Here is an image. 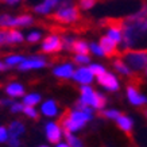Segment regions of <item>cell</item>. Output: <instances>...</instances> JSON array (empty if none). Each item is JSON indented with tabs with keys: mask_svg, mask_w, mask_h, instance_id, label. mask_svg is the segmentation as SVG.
<instances>
[{
	"mask_svg": "<svg viewBox=\"0 0 147 147\" xmlns=\"http://www.w3.org/2000/svg\"><path fill=\"white\" fill-rule=\"evenodd\" d=\"M45 134L46 138L51 144H57L58 142H61L62 139V127L59 123H54V121H49L45 125Z\"/></svg>",
	"mask_w": 147,
	"mask_h": 147,
	"instance_id": "10",
	"label": "cell"
},
{
	"mask_svg": "<svg viewBox=\"0 0 147 147\" xmlns=\"http://www.w3.org/2000/svg\"><path fill=\"white\" fill-rule=\"evenodd\" d=\"M8 129L3 127V125H0V143H4L8 140Z\"/></svg>",
	"mask_w": 147,
	"mask_h": 147,
	"instance_id": "33",
	"label": "cell"
},
{
	"mask_svg": "<svg viewBox=\"0 0 147 147\" xmlns=\"http://www.w3.org/2000/svg\"><path fill=\"white\" fill-rule=\"evenodd\" d=\"M98 45L101 46L104 55L108 58H113V57H120V49H119V43L115 42L109 35H102L100 36L98 40Z\"/></svg>",
	"mask_w": 147,
	"mask_h": 147,
	"instance_id": "7",
	"label": "cell"
},
{
	"mask_svg": "<svg viewBox=\"0 0 147 147\" xmlns=\"http://www.w3.org/2000/svg\"><path fill=\"white\" fill-rule=\"evenodd\" d=\"M40 39H42V32H39V31H32L27 35V42L30 45H35Z\"/></svg>",
	"mask_w": 147,
	"mask_h": 147,
	"instance_id": "30",
	"label": "cell"
},
{
	"mask_svg": "<svg viewBox=\"0 0 147 147\" xmlns=\"http://www.w3.org/2000/svg\"><path fill=\"white\" fill-rule=\"evenodd\" d=\"M0 1H1V3H5V4H16L20 0H0Z\"/></svg>",
	"mask_w": 147,
	"mask_h": 147,
	"instance_id": "37",
	"label": "cell"
},
{
	"mask_svg": "<svg viewBox=\"0 0 147 147\" xmlns=\"http://www.w3.org/2000/svg\"><path fill=\"white\" fill-rule=\"evenodd\" d=\"M13 27V16L9 13L0 15V28H12Z\"/></svg>",
	"mask_w": 147,
	"mask_h": 147,
	"instance_id": "24",
	"label": "cell"
},
{
	"mask_svg": "<svg viewBox=\"0 0 147 147\" xmlns=\"http://www.w3.org/2000/svg\"><path fill=\"white\" fill-rule=\"evenodd\" d=\"M7 143H8L9 146H20V140H19L18 138H11V136H8V140H7Z\"/></svg>",
	"mask_w": 147,
	"mask_h": 147,
	"instance_id": "35",
	"label": "cell"
},
{
	"mask_svg": "<svg viewBox=\"0 0 147 147\" xmlns=\"http://www.w3.org/2000/svg\"><path fill=\"white\" fill-rule=\"evenodd\" d=\"M23 34L15 28H8V45H19L23 43Z\"/></svg>",
	"mask_w": 147,
	"mask_h": 147,
	"instance_id": "21",
	"label": "cell"
},
{
	"mask_svg": "<svg viewBox=\"0 0 147 147\" xmlns=\"http://www.w3.org/2000/svg\"><path fill=\"white\" fill-rule=\"evenodd\" d=\"M71 53L76 54H88L89 55L90 49H89V43L85 42L82 39H76L74 43H73V47H71Z\"/></svg>",
	"mask_w": 147,
	"mask_h": 147,
	"instance_id": "20",
	"label": "cell"
},
{
	"mask_svg": "<svg viewBox=\"0 0 147 147\" xmlns=\"http://www.w3.org/2000/svg\"><path fill=\"white\" fill-rule=\"evenodd\" d=\"M24 58H26V57L19 55V54H11V55H5V63H7L9 67H11V66H16V65H19V63L22 62Z\"/></svg>",
	"mask_w": 147,
	"mask_h": 147,
	"instance_id": "25",
	"label": "cell"
},
{
	"mask_svg": "<svg viewBox=\"0 0 147 147\" xmlns=\"http://www.w3.org/2000/svg\"><path fill=\"white\" fill-rule=\"evenodd\" d=\"M120 58L129 66V69L140 74L147 69V51L146 50H124L120 53ZM142 76V74H140Z\"/></svg>",
	"mask_w": 147,
	"mask_h": 147,
	"instance_id": "3",
	"label": "cell"
},
{
	"mask_svg": "<svg viewBox=\"0 0 147 147\" xmlns=\"http://www.w3.org/2000/svg\"><path fill=\"white\" fill-rule=\"evenodd\" d=\"M115 121H116V124L119 125V128L127 136L132 138V132H134V120H132V117H129V116L124 115V113H120Z\"/></svg>",
	"mask_w": 147,
	"mask_h": 147,
	"instance_id": "13",
	"label": "cell"
},
{
	"mask_svg": "<svg viewBox=\"0 0 147 147\" xmlns=\"http://www.w3.org/2000/svg\"><path fill=\"white\" fill-rule=\"evenodd\" d=\"M89 49H90V53H93L94 55H97V57H105L101 46L98 45V43H94V42L89 43Z\"/></svg>",
	"mask_w": 147,
	"mask_h": 147,
	"instance_id": "31",
	"label": "cell"
},
{
	"mask_svg": "<svg viewBox=\"0 0 147 147\" xmlns=\"http://www.w3.org/2000/svg\"><path fill=\"white\" fill-rule=\"evenodd\" d=\"M42 97H40V94L38 93H30V94H26V96H23V102H24V105H32V107H35L36 104H39Z\"/></svg>",
	"mask_w": 147,
	"mask_h": 147,
	"instance_id": "22",
	"label": "cell"
},
{
	"mask_svg": "<svg viewBox=\"0 0 147 147\" xmlns=\"http://www.w3.org/2000/svg\"><path fill=\"white\" fill-rule=\"evenodd\" d=\"M120 111H116V109H101L100 111V116L104 119H111V120H116L117 116L120 115Z\"/></svg>",
	"mask_w": 147,
	"mask_h": 147,
	"instance_id": "26",
	"label": "cell"
},
{
	"mask_svg": "<svg viewBox=\"0 0 147 147\" xmlns=\"http://www.w3.org/2000/svg\"><path fill=\"white\" fill-rule=\"evenodd\" d=\"M93 71L90 70V67H84L81 66L78 67L77 70H74V73H73V80L76 81V82H78V84H88L89 85L92 81H93Z\"/></svg>",
	"mask_w": 147,
	"mask_h": 147,
	"instance_id": "11",
	"label": "cell"
},
{
	"mask_svg": "<svg viewBox=\"0 0 147 147\" xmlns=\"http://www.w3.org/2000/svg\"><path fill=\"white\" fill-rule=\"evenodd\" d=\"M112 66H113V69H115L117 73H120L121 76L128 77V78H132V77L136 74V73H134V71L129 69V66L124 62V61H123V59H121L120 57H116L115 59H113Z\"/></svg>",
	"mask_w": 147,
	"mask_h": 147,
	"instance_id": "15",
	"label": "cell"
},
{
	"mask_svg": "<svg viewBox=\"0 0 147 147\" xmlns=\"http://www.w3.org/2000/svg\"><path fill=\"white\" fill-rule=\"evenodd\" d=\"M12 102H13L12 100H8V98H1V100H0V105H1V107H9Z\"/></svg>",
	"mask_w": 147,
	"mask_h": 147,
	"instance_id": "36",
	"label": "cell"
},
{
	"mask_svg": "<svg viewBox=\"0 0 147 147\" xmlns=\"http://www.w3.org/2000/svg\"><path fill=\"white\" fill-rule=\"evenodd\" d=\"M23 104H20V102H16V101H13L11 105H9V109H11V112H13V113H19V112H22L23 111Z\"/></svg>",
	"mask_w": 147,
	"mask_h": 147,
	"instance_id": "34",
	"label": "cell"
},
{
	"mask_svg": "<svg viewBox=\"0 0 147 147\" xmlns=\"http://www.w3.org/2000/svg\"><path fill=\"white\" fill-rule=\"evenodd\" d=\"M8 65H7V63L5 62H1V61H0V71H4V70H7V69H8Z\"/></svg>",
	"mask_w": 147,
	"mask_h": 147,
	"instance_id": "38",
	"label": "cell"
},
{
	"mask_svg": "<svg viewBox=\"0 0 147 147\" xmlns=\"http://www.w3.org/2000/svg\"><path fill=\"white\" fill-rule=\"evenodd\" d=\"M142 81H131L127 84V98L134 107H144L147 105V97L140 92L139 85Z\"/></svg>",
	"mask_w": 147,
	"mask_h": 147,
	"instance_id": "6",
	"label": "cell"
},
{
	"mask_svg": "<svg viewBox=\"0 0 147 147\" xmlns=\"http://www.w3.org/2000/svg\"><path fill=\"white\" fill-rule=\"evenodd\" d=\"M35 23V19L28 13H22L18 16H13V27H28Z\"/></svg>",
	"mask_w": 147,
	"mask_h": 147,
	"instance_id": "18",
	"label": "cell"
},
{
	"mask_svg": "<svg viewBox=\"0 0 147 147\" xmlns=\"http://www.w3.org/2000/svg\"><path fill=\"white\" fill-rule=\"evenodd\" d=\"M63 50L62 43V36L57 31H51V34L46 36L42 40V46H40V51L43 54H57L61 53Z\"/></svg>",
	"mask_w": 147,
	"mask_h": 147,
	"instance_id": "5",
	"label": "cell"
},
{
	"mask_svg": "<svg viewBox=\"0 0 147 147\" xmlns=\"http://www.w3.org/2000/svg\"><path fill=\"white\" fill-rule=\"evenodd\" d=\"M58 1L59 0H43L42 3H38V4L32 5V12L36 13V15H43V16H46V15H49L53 9L57 8L58 5Z\"/></svg>",
	"mask_w": 147,
	"mask_h": 147,
	"instance_id": "12",
	"label": "cell"
},
{
	"mask_svg": "<svg viewBox=\"0 0 147 147\" xmlns=\"http://www.w3.org/2000/svg\"><path fill=\"white\" fill-rule=\"evenodd\" d=\"M22 112L27 116V117L32 119V120H38V119H39V113H38V111H36L32 105H26V107H23Z\"/></svg>",
	"mask_w": 147,
	"mask_h": 147,
	"instance_id": "27",
	"label": "cell"
},
{
	"mask_svg": "<svg viewBox=\"0 0 147 147\" xmlns=\"http://www.w3.org/2000/svg\"><path fill=\"white\" fill-rule=\"evenodd\" d=\"M80 100H82L89 107L94 108L96 111H101L107 105V97L102 93L94 92L88 84H82L80 88Z\"/></svg>",
	"mask_w": 147,
	"mask_h": 147,
	"instance_id": "4",
	"label": "cell"
},
{
	"mask_svg": "<svg viewBox=\"0 0 147 147\" xmlns=\"http://www.w3.org/2000/svg\"><path fill=\"white\" fill-rule=\"evenodd\" d=\"M5 93L8 94L9 97H22L24 96V86L22 84H19V82H11V84L7 85V88H5Z\"/></svg>",
	"mask_w": 147,
	"mask_h": 147,
	"instance_id": "17",
	"label": "cell"
},
{
	"mask_svg": "<svg viewBox=\"0 0 147 147\" xmlns=\"http://www.w3.org/2000/svg\"><path fill=\"white\" fill-rule=\"evenodd\" d=\"M97 3V0H77V4L82 11H88V9L93 8Z\"/></svg>",
	"mask_w": 147,
	"mask_h": 147,
	"instance_id": "29",
	"label": "cell"
},
{
	"mask_svg": "<svg viewBox=\"0 0 147 147\" xmlns=\"http://www.w3.org/2000/svg\"><path fill=\"white\" fill-rule=\"evenodd\" d=\"M73 73H74V67L69 62L61 63L53 69V74L59 80H69L73 77Z\"/></svg>",
	"mask_w": 147,
	"mask_h": 147,
	"instance_id": "14",
	"label": "cell"
},
{
	"mask_svg": "<svg viewBox=\"0 0 147 147\" xmlns=\"http://www.w3.org/2000/svg\"><path fill=\"white\" fill-rule=\"evenodd\" d=\"M120 53L124 50L147 51V0H143L138 12L121 18Z\"/></svg>",
	"mask_w": 147,
	"mask_h": 147,
	"instance_id": "1",
	"label": "cell"
},
{
	"mask_svg": "<svg viewBox=\"0 0 147 147\" xmlns=\"http://www.w3.org/2000/svg\"><path fill=\"white\" fill-rule=\"evenodd\" d=\"M142 113H143V116H144V117L147 119V108H143V109H142Z\"/></svg>",
	"mask_w": 147,
	"mask_h": 147,
	"instance_id": "39",
	"label": "cell"
},
{
	"mask_svg": "<svg viewBox=\"0 0 147 147\" xmlns=\"http://www.w3.org/2000/svg\"><path fill=\"white\" fill-rule=\"evenodd\" d=\"M73 62L76 65H80V66H84L86 63H90V57L88 54H76L73 57Z\"/></svg>",
	"mask_w": 147,
	"mask_h": 147,
	"instance_id": "28",
	"label": "cell"
},
{
	"mask_svg": "<svg viewBox=\"0 0 147 147\" xmlns=\"http://www.w3.org/2000/svg\"><path fill=\"white\" fill-rule=\"evenodd\" d=\"M63 134H65V139H66V143L69 144L70 147H81L82 146V142H81V139L76 138L73 132H69V131H63Z\"/></svg>",
	"mask_w": 147,
	"mask_h": 147,
	"instance_id": "23",
	"label": "cell"
},
{
	"mask_svg": "<svg viewBox=\"0 0 147 147\" xmlns=\"http://www.w3.org/2000/svg\"><path fill=\"white\" fill-rule=\"evenodd\" d=\"M50 22L59 27H65V26L85 27V24H88L85 22V19L82 18L80 8H78V5L76 3H71V4L62 5V7L55 8L54 13L50 16Z\"/></svg>",
	"mask_w": 147,
	"mask_h": 147,
	"instance_id": "2",
	"label": "cell"
},
{
	"mask_svg": "<svg viewBox=\"0 0 147 147\" xmlns=\"http://www.w3.org/2000/svg\"><path fill=\"white\" fill-rule=\"evenodd\" d=\"M89 67H90V70L93 71L94 76H98V74H102L104 71H107L105 67L102 66V65H100V63H92Z\"/></svg>",
	"mask_w": 147,
	"mask_h": 147,
	"instance_id": "32",
	"label": "cell"
},
{
	"mask_svg": "<svg viewBox=\"0 0 147 147\" xmlns=\"http://www.w3.org/2000/svg\"><path fill=\"white\" fill-rule=\"evenodd\" d=\"M58 105L54 100H46L42 105H40V112L42 115H45L46 117H55L58 115Z\"/></svg>",
	"mask_w": 147,
	"mask_h": 147,
	"instance_id": "16",
	"label": "cell"
},
{
	"mask_svg": "<svg viewBox=\"0 0 147 147\" xmlns=\"http://www.w3.org/2000/svg\"><path fill=\"white\" fill-rule=\"evenodd\" d=\"M49 61L46 59V57L42 55H30L28 58H24L18 66L20 70H31V69H40V67L47 66Z\"/></svg>",
	"mask_w": 147,
	"mask_h": 147,
	"instance_id": "8",
	"label": "cell"
},
{
	"mask_svg": "<svg viewBox=\"0 0 147 147\" xmlns=\"http://www.w3.org/2000/svg\"><path fill=\"white\" fill-rule=\"evenodd\" d=\"M97 77V82L101 85L102 88H105L109 92H117L120 89V84H119V80L115 74H112L109 71H104L102 74H98Z\"/></svg>",
	"mask_w": 147,
	"mask_h": 147,
	"instance_id": "9",
	"label": "cell"
},
{
	"mask_svg": "<svg viewBox=\"0 0 147 147\" xmlns=\"http://www.w3.org/2000/svg\"><path fill=\"white\" fill-rule=\"evenodd\" d=\"M24 131H26L24 124H23L20 120H13L8 127V134L11 138H18L19 139L23 134H24Z\"/></svg>",
	"mask_w": 147,
	"mask_h": 147,
	"instance_id": "19",
	"label": "cell"
},
{
	"mask_svg": "<svg viewBox=\"0 0 147 147\" xmlns=\"http://www.w3.org/2000/svg\"><path fill=\"white\" fill-rule=\"evenodd\" d=\"M144 76L147 77V69H146V70H144Z\"/></svg>",
	"mask_w": 147,
	"mask_h": 147,
	"instance_id": "40",
	"label": "cell"
}]
</instances>
